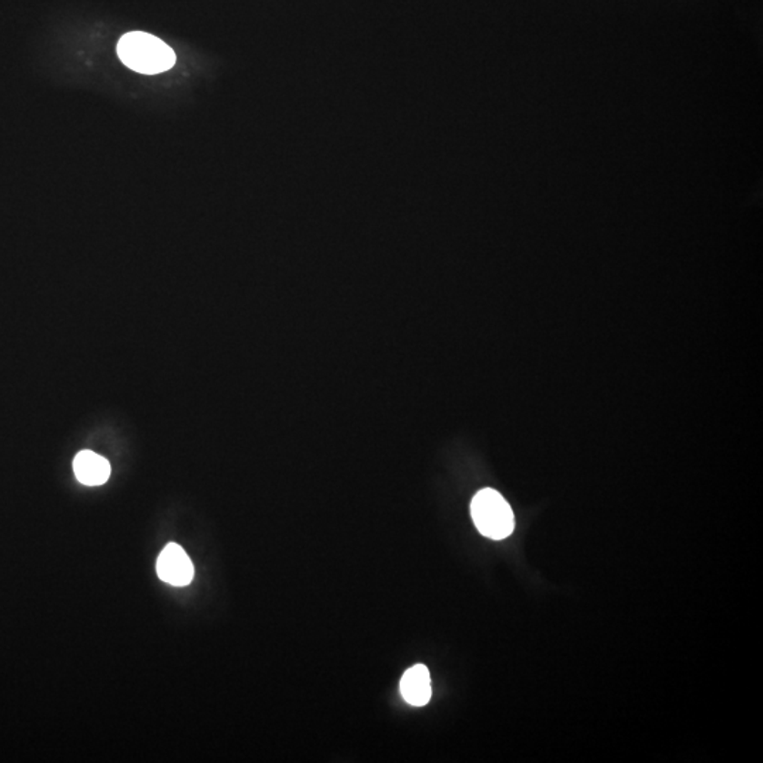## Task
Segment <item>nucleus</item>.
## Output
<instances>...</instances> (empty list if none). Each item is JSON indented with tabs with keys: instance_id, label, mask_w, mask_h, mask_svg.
Masks as SVG:
<instances>
[{
	"instance_id": "5",
	"label": "nucleus",
	"mask_w": 763,
	"mask_h": 763,
	"mask_svg": "<svg viewBox=\"0 0 763 763\" xmlns=\"http://www.w3.org/2000/svg\"><path fill=\"white\" fill-rule=\"evenodd\" d=\"M74 472L81 484L88 487L105 484L111 476V466L104 457L98 456L92 451H81L74 458Z\"/></svg>"
},
{
	"instance_id": "3",
	"label": "nucleus",
	"mask_w": 763,
	"mask_h": 763,
	"mask_svg": "<svg viewBox=\"0 0 763 763\" xmlns=\"http://www.w3.org/2000/svg\"><path fill=\"white\" fill-rule=\"evenodd\" d=\"M160 580L175 587H186L193 581L194 566L187 553L177 543L163 548L157 560Z\"/></svg>"
},
{
	"instance_id": "1",
	"label": "nucleus",
	"mask_w": 763,
	"mask_h": 763,
	"mask_svg": "<svg viewBox=\"0 0 763 763\" xmlns=\"http://www.w3.org/2000/svg\"><path fill=\"white\" fill-rule=\"evenodd\" d=\"M117 57L130 70L145 75L166 73L175 67L176 53L163 40L145 32H130L117 43Z\"/></svg>"
},
{
	"instance_id": "4",
	"label": "nucleus",
	"mask_w": 763,
	"mask_h": 763,
	"mask_svg": "<svg viewBox=\"0 0 763 763\" xmlns=\"http://www.w3.org/2000/svg\"><path fill=\"white\" fill-rule=\"evenodd\" d=\"M400 691L407 703L423 707L431 698L430 672L425 665H416L403 675Z\"/></svg>"
},
{
	"instance_id": "2",
	"label": "nucleus",
	"mask_w": 763,
	"mask_h": 763,
	"mask_svg": "<svg viewBox=\"0 0 763 763\" xmlns=\"http://www.w3.org/2000/svg\"><path fill=\"white\" fill-rule=\"evenodd\" d=\"M471 515L479 533L492 540H504L515 529L512 507L495 489H482L474 497Z\"/></svg>"
}]
</instances>
